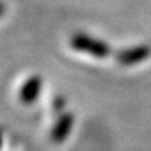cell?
<instances>
[{
    "label": "cell",
    "instance_id": "cell-1",
    "mask_svg": "<svg viewBox=\"0 0 151 151\" xmlns=\"http://www.w3.org/2000/svg\"><path fill=\"white\" fill-rule=\"evenodd\" d=\"M70 46L80 53L90 55L92 58H98V59H104L111 53V46L106 42L84 32L74 34L70 38Z\"/></svg>",
    "mask_w": 151,
    "mask_h": 151
},
{
    "label": "cell",
    "instance_id": "cell-2",
    "mask_svg": "<svg viewBox=\"0 0 151 151\" xmlns=\"http://www.w3.org/2000/svg\"><path fill=\"white\" fill-rule=\"evenodd\" d=\"M151 49L146 45H137L132 48H124L116 53V60L122 66H136L150 58Z\"/></svg>",
    "mask_w": 151,
    "mask_h": 151
},
{
    "label": "cell",
    "instance_id": "cell-3",
    "mask_svg": "<svg viewBox=\"0 0 151 151\" xmlns=\"http://www.w3.org/2000/svg\"><path fill=\"white\" fill-rule=\"evenodd\" d=\"M74 126V115L71 113H62L58 119L53 130L50 133V137L55 143H63L67 139V136L71 133V129Z\"/></svg>",
    "mask_w": 151,
    "mask_h": 151
},
{
    "label": "cell",
    "instance_id": "cell-4",
    "mask_svg": "<svg viewBox=\"0 0 151 151\" xmlns=\"http://www.w3.org/2000/svg\"><path fill=\"white\" fill-rule=\"evenodd\" d=\"M41 91H42V78L38 77V76H32L21 87V90H20V99L24 104H32L38 99Z\"/></svg>",
    "mask_w": 151,
    "mask_h": 151
},
{
    "label": "cell",
    "instance_id": "cell-5",
    "mask_svg": "<svg viewBox=\"0 0 151 151\" xmlns=\"http://www.w3.org/2000/svg\"><path fill=\"white\" fill-rule=\"evenodd\" d=\"M4 4H3V3H1V1H0V17L3 16V14H4Z\"/></svg>",
    "mask_w": 151,
    "mask_h": 151
},
{
    "label": "cell",
    "instance_id": "cell-6",
    "mask_svg": "<svg viewBox=\"0 0 151 151\" xmlns=\"http://www.w3.org/2000/svg\"><path fill=\"white\" fill-rule=\"evenodd\" d=\"M1 146H3V132L0 130V148H1Z\"/></svg>",
    "mask_w": 151,
    "mask_h": 151
}]
</instances>
